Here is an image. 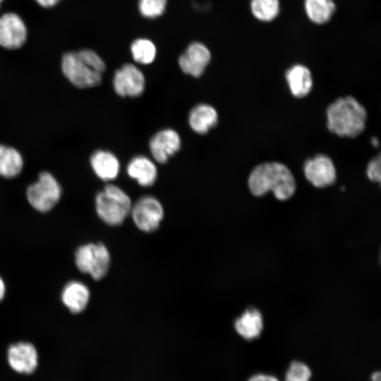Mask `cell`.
Returning a JSON list of instances; mask_svg holds the SVG:
<instances>
[{
  "instance_id": "1",
  "label": "cell",
  "mask_w": 381,
  "mask_h": 381,
  "mask_svg": "<svg viewBox=\"0 0 381 381\" xmlns=\"http://www.w3.org/2000/svg\"><path fill=\"white\" fill-rule=\"evenodd\" d=\"M61 66L64 76L78 88L99 85L106 69L104 60L90 49L66 53L61 59Z\"/></svg>"
},
{
  "instance_id": "2",
  "label": "cell",
  "mask_w": 381,
  "mask_h": 381,
  "mask_svg": "<svg viewBox=\"0 0 381 381\" xmlns=\"http://www.w3.org/2000/svg\"><path fill=\"white\" fill-rule=\"evenodd\" d=\"M248 187L253 195L262 196L271 190L279 200L290 198L296 190L294 177L287 167L278 162L258 165L248 178Z\"/></svg>"
},
{
  "instance_id": "3",
  "label": "cell",
  "mask_w": 381,
  "mask_h": 381,
  "mask_svg": "<svg viewBox=\"0 0 381 381\" xmlns=\"http://www.w3.org/2000/svg\"><path fill=\"white\" fill-rule=\"evenodd\" d=\"M327 126L341 137L354 138L365 129L367 111L354 97H339L327 109Z\"/></svg>"
},
{
  "instance_id": "4",
  "label": "cell",
  "mask_w": 381,
  "mask_h": 381,
  "mask_svg": "<svg viewBox=\"0 0 381 381\" xmlns=\"http://www.w3.org/2000/svg\"><path fill=\"white\" fill-rule=\"evenodd\" d=\"M132 202L120 187L107 184L95 196V210L98 217L110 226L121 224L130 214Z\"/></svg>"
},
{
  "instance_id": "5",
  "label": "cell",
  "mask_w": 381,
  "mask_h": 381,
  "mask_svg": "<svg viewBox=\"0 0 381 381\" xmlns=\"http://www.w3.org/2000/svg\"><path fill=\"white\" fill-rule=\"evenodd\" d=\"M78 269L95 279L104 277L111 264V256L107 248L101 243H87L80 246L75 253Z\"/></svg>"
},
{
  "instance_id": "6",
  "label": "cell",
  "mask_w": 381,
  "mask_h": 381,
  "mask_svg": "<svg viewBox=\"0 0 381 381\" xmlns=\"http://www.w3.org/2000/svg\"><path fill=\"white\" fill-rule=\"evenodd\" d=\"M61 187L56 178L48 171H42L36 182L26 190L30 205L40 212L51 210L59 201Z\"/></svg>"
},
{
  "instance_id": "7",
  "label": "cell",
  "mask_w": 381,
  "mask_h": 381,
  "mask_svg": "<svg viewBox=\"0 0 381 381\" xmlns=\"http://www.w3.org/2000/svg\"><path fill=\"white\" fill-rule=\"evenodd\" d=\"M130 214L140 230L152 232L159 226L164 217V208L156 198L145 195L132 204Z\"/></svg>"
},
{
  "instance_id": "8",
  "label": "cell",
  "mask_w": 381,
  "mask_h": 381,
  "mask_svg": "<svg viewBox=\"0 0 381 381\" xmlns=\"http://www.w3.org/2000/svg\"><path fill=\"white\" fill-rule=\"evenodd\" d=\"M112 82L114 91L121 97H139L145 87L143 73L137 66L130 63L123 64L115 71Z\"/></svg>"
},
{
  "instance_id": "9",
  "label": "cell",
  "mask_w": 381,
  "mask_h": 381,
  "mask_svg": "<svg viewBox=\"0 0 381 381\" xmlns=\"http://www.w3.org/2000/svg\"><path fill=\"white\" fill-rule=\"evenodd\" d=\"M211 58L209 48L201 42L194 41L179 56L178 64L183 73L198 78L205 72Z\"/></svg>"
},
{
  "instance_id": "10",
  "label": "cell",
  "mask_w": 381,
  "mask_h": 381,
  "mask_svg": "<svg viewBox=\"0 0 381 381\" xmlns=\"http://www.w3.org/2000/svg\"><path fill=\"white\" fill-rule=\"evenodd\" d=\"M27 28L16 13H6L0 17V45L7 49L21 47L27 39Z\"/></svg>"
},
{
  "instance_id": "11",
  "label": "cell",
  "mask_w": 381,
  "mask_h": 381,
  "mask_svg": "<svg viewBox=\"0 0 381 381\" xmlns=\"http://www.w3.org/2000/svg\"><path fill=\"white\" fill-rule=\"evenodd\" d=\"M179 134L172 128H164L150 138L149 149L153 159L160 164L166 163L181 148Z\"/></svg>"
},
{
  "instance_id": "12",
  "label": "cell",
  "mask_w": 381,
  "mask_h": 381,
  "mask_svg": "<svg viewBox=\"0 0 381 381\" xmlns=\"http://www.w3.org/2000/svg\"><path fill=\"white\" fill-rule=\"evenodd\" d=\"M304 174L308 181L318 188L333 184L337 177L332 161L324 155L308 159L304 165Z\"/></svg>"
},
{
  "instance_id": "13",
  "label": "cell",
  "mask_w": 381,
  "mask_h": 381,
  "mask_svg": "<svg viewBox=\"0 0 381 381\" xmlns=\"http://www.w3.org/2000/svg\"><path fill=\"white\" fill-rule=\"evenodd\" d=\"M8 362L11 368L19 373L30 374L38 364V354L35 347L29 342H18L8 347Z\"/></svg>"
},
{
  "instance_id": "14",
  "label": "cell",
  "mask_w": 381,
  "mask_h": 381,
  "mask_svg": "<svg viewBox=\"0 0 381 381\" xmlns=\"http://www.w3.org/2000/svg\"><path fill=\"white\" fill-rule=\"evenodd\" d=\"M90 165L95 175L104 181L114 180L120 171V163L112 152L97 150L90 157Z\"/></svg>"
},
{
  "instance_id": "15",
  "label": "cell",
  "mask_w": 381,
  "mask_h": 381,
  "mask_svg": "<svg viewBox=\"0 0 381 381\" xmlns=\"http://www.w3.org/2000/svg\"><path fill=\"white\" fill-rule=\"evenodd\" d=\"M128 175L141 186H152L157 177L155 164L147 157L137 155L128 162L126 168Z\"/></svg>"
},
{
  "instance_id": "16",
  "label": "cell",
  "mask_w": 381,
  "mask_h": 381,
  "mask_svg": "<svg viewBox=\"0 0 381 381\" xmlns=\"http://www.w3.org/2000/svg\"><path fill=\"white\" fill-rule=\"evenodd\" d=\"M217 123L218 113L212 106L208 104H198L193 107L189 112V126L198 134H206Z\"/></svg>"
},
{
  "instance_id": "17",
  "label": "cell",
  "mask_w": 381,
  "mask_h": 381,
  "mask_svg": "<svg viewBox=\"0 0 381 381\" xmlns=\"http://www.w3.org/2000/svg\"><path fill=\"white\" fill-rule=\"evenodd\" d=\"M88 287L81 282L71 281L63 289L61 301L64 306L73 313L83 311L90 300Z\"/></svg>"
},
{
  "instance_id": "18",
  "label": "cell",
  "mask_w": 381,
  "mask_h": 381,
  "mask_svg": "<svg viewBox=\"0 0 381 381\" xmlns=\"http://www.w3.org/2000/svg\"><path fill=\"white\" fill-rule=\"evenodd\" d=\"M286 79L292 95L303 97L309 94L313 87V78L310 70L305 66L296 64L286 73Z\"/></svg>"
},
{
  "instance_id": "19",
  "label": "cell",
  "mask_w": 381,
  "mask_h": 381,
  "mask_svg": "<svg viewBox=\"0 0 381 381\" xmlns=\"http://www.w3.org/2000/svg\"><path fill=\"white\" fill-rule=\"evenodd\" d=\"M263 327L260 313L255 309L246 310L235 322L237 333L246 339H253L259 337Z\"/></svg>"
},
{
  "instance_id": "20",
  "label": "cell",
  "mask_w": 381,
  "mask_h": 381,
  "mask_svg": "<svg viewBox=\"0 0 381 381\" xmlns=\"http://www.w3.org/2000/svg\"><path fill=\"white\" fill-rule=\"evenodd\" d=\"M23 159L16 148L0 144V176L13 179L22 171Z\"/></svg>"
},
{
  "instance_id": "21",
  "label": "cell",
  "mask_w": 381,
  "mask_h": 381,
  "mask_svg": "<svg viewBox=\"0 0 381 381\" xmlns=\"http://www.w3.org/2000/svg\"><path fill=\"white\" fill-rule=\"evenodd\" d=\"M304 7L308 18L319 25L327 23L336 10L332 0H305Z\"/></svg>"
},
{
  "instance_id": "22",
  "label": "cell",
  "mask_w": 381,
  "mask_h": 381,
  "mask_svg": "<svg viewBox=\"0 0 381 381\" xmlns=\"http://www.w3.org/2000/svg\"><path fill=\"white\" fill-rule=\"evenodd\" d=\"M130 52L134 61L141 65L152 64L157 56L156 45L151 40L145 37L133 41Z\"/></svg>"
},
{
  "instance_id": "23",
  "label": "cell",
  "mask_w": 381,
  "mask_h": 381,
  "mask_svg": "<svg viewBox=\"0 0 381 381\" xmlns=\"http://www.w3.org/2000/svg\"><path fill=\"white\" fill-rule=\"evenodd\" d=\"M250 6L253 16L263 22L272 21L280 11L279 0H251Z\"/></svg>"
},
{
  "instance_id": "24",
  "label": "cell",
  "mask_w": 381,
  "mask_h": 381,
  "mask_svg": "<svg viewBox=\"0 0 381 381\" xmlns=\"http://www.w3.org/2000/svg\"><path fill=\"white\" fill-rule=\"evenodd\" d=\"M167 0H138L140 15L148 19L160 17L166 11Z\"/></svg>"
},
{
  "instance_id": "25",
  "label": "cell",
  "mask_w": 381,
  "mask_h": 381,
  "mask_svg": "<svg viewBox=\"0 0 381 381\" xmlns=\"http://www.w3.org/2000/svg\"><path fill=\"white\" fill-rule=\"evenodd\" d=\"M312 375L310 368L301 361H293L285 375V381H309Z\"/></svg>"
},
{
  "instance_id": "26",
  "label": "cell",
  "mask_w": 381,
  "mask_h": 381,
  "mask_svg": "<svg viewBox=\"0 0 381 381\" xmlns=\"http://www.w3.org/2000/svg\"><path fill=\"white\" fill-rule=\"evenodd\" d=\"M380 156L373 158L367 167V176L374 182H380L381 179Z\"/></svg>"
},
{
  "instance_id": "27",
  "label": "cell",
  "mask_w": 381,
  "mask_h": 381,
  "mask_svg": "<svg viewBox=\"0 0 381 381\" xmlns=\"http://www.w3.org/2000/svg\"><path fill=\"white\" fill-rule=\"evenodd\" d=\"M248 381H279V380L273 375L256 374L253 375Z\"/></svg>"
},
{
  "instance_id": "28",
  "label": "cell",
  "mask_w": 381,
  "mask_h": 381,
  "mask_svg": "<svg viewBox=\"0 0 381 381\" xmlns=\"http://www.w3.org/2000/svg\"><path fill=\"white\" fill-rule=\"evenodd\" d=\"M39 5L42 7L49 8L55 6L59 0H35Z\"/></svg>"
},
{
  "instance_id": "29",
  "label": "cell",
  "mask_w": 381,
  "mask_h": 381,
  "mask_svg": "<svg viewBox=\"0 0 381 381\" xmlns=\"http://www.w3.org/2000/svg\"><path fill=\"white\" fill-rule=\"evenodd\" d=\"M6 293V286L4 280L0 277V301H2V299L4 297Z\"/></svg>"
},
{
  "instance_id": "30",
  "label": "cell",
  "mask_w": 381,
  "mask_h": 381,
  "mask_svg": "<svg viewBox=\"0 0 381 381\" xmlns=\"http://www.w3.org/2000/svg\"><path fill=\"white\" fill-rule=\"evenodd\" d=\"M371 381H381V374L380 371L375 372L372 374Z\"/></svg>"
},
{
  "instance_id": "31",
  "label": "cell",
  "mask_w": 381,
  "mask_h": 381,
  "mask_svg": "<svg viewBox=\"0 0 381 381\" xmlns=\"http://www.w3.org/2000/svg\"><path fill=\"white\" fill-rule=\"evenodd\" d=\"M372 143L373 144L374 146H377L378 145V140L375 138H373L372 139Z\"/></svg>"
},
{
  "instance_id": "32",
  "label": "cell",
  "mask_w": 381,
  "mask_h": 381,
  "mask_svg": "<svg viewBox=\"0 0 381 381\" xmlns=\"http://www.w3.org/2000/svg\"><path fill=\"white\" fill-rule=\"evenodd\" d=\"M2 1H3V0H0V6H1V4Z\"/></svg>"
}]
</instances>
